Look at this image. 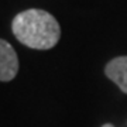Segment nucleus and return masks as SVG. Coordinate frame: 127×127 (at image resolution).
Returning a JSON list of instances; mask_svg holds the SVG:
<instances>
[{
	"mask_svg": "<svg viewBox=\"0 0 127 127\" xmlns=\"http://www.w3.org/2000/svg\"><path fill=\"white\" fill-rule=\"evenodd\" d=\"M102 127H114V126H113V124H110V123H104Z\"/></svg>",
	"mask_w": 127,
	"mask_h": 127,
	"instance_id": "4",
	"label": "nucleus"
},
{
	"mask_svg": "<svg viewBox=\"0 0 127 127\" xmlns=\"http://www.w3.org/2000/svg\"><path fill=\"white\" fill-rule=\"evenodd\" d=\"M11 31L23 45L41 51L54 48L61 38L58 20L42 9L20 11L11 21Z\"/></svg>",
	"mask_w": 127,
	"mask_h": 127,
	"instance_id": "1",
	"label": "nucleus"
},
{
	"mask_svg": "<svg viewBox=\"0 0 127 127\" xmlns=\"http://www.w3.org/2000/svg\"><path fill=\"white\" fill-rule=\"evenodd\" d=\"M104 75L127 95V55L110 59L104 65Z\"/></svg>",
	"mask_w": 127,
	"mask_h": 127,
	"instance_id": "3",
	"label": "nucleus"
},
{
	"mask_svg": "<svg viewBox=\"0 0 127 127\" xmlns=\"http://www.w3.org/2000/svg\"><path fill=\"white\" fill-rule=\"evenodd\" d=\"M18 73V57L11 44L0 40V81L10 82Z\"/></svg>",
	"mask_w": 127,
	"mask_h": 127,
	"instance_id": "2",
	"label": "nucleus"
}]
</instances>
